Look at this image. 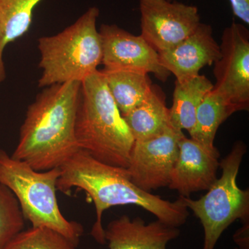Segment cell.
<instances>
[{
	"label": "cell",
	"mask_w": 249,
	"mask_h": 249,
	"mask_svg": "<svg viewBox=\"0 0 249 249\" xmlns=\"http://www.w3.org/2000/svg\"><path fill=\"white\" fill-rule=\"evenodd\" d=\"M57 190L70 195L72 188L86 192L91 198L96 219L90 235L98 244H106L103 214L113 206L134 205L154 214L158 220L178 228L186 222L188 209L181 196L175 201L142 191L131 181L126 168L112 166L79 149L59 167Z\"/></svg>",
	"instance_id": "1"
},
{
	"label": "cell",
	"mask_w": 249,
	"mask_h": 249,
	"mask_svg": "<svg viewBox=\"0 0 249 249\" xmlns=\"http://www.w3.org/2000/svg\"><path fill=\"white\" fill-rule=\"evenodd\" d=\"M81 83L43 88L27 108L11 157L37 171L59 168L78 150L75 123Z\"/></svg>",
	"instance_id": "2"
},
{
	"label": "cell",
	"mask_w": 249,
	"mask_h": 249,
	"mask_svg": "<svg viewBox=\"0 0 249 249\" xmlns=\"http://www.w3.org/2000/svg\"><path fill=\"white\" fill-rule=\"evenodd\" d=\"M75 137L79 148L96 160L112 166L128 167L134 138L101 70L81 82Z\"/></svg>",
	"instance_id": "3"
},
{
	"label": "cell",
	"mask_w": 249,
	"mask_h": 249,
	"mask_svg": "<svg viewBox=\"0 0 249 249\" xmlns=\"http://www.w3.org/2000/svg\"><path fill=\"white\" fill-rule=\"evenodd\" d=\"M100 11L92 6L61 32L38 39L39 67L42 73L38 87L83 82L102 64V40L96 23Z\"/></svg>",
	"instance_id": "4"
},
{
	"label": "cell",
	"mask_w": 249,
	"mask_h": 249,
	"mask_svg": "<svg viewBox=\"0 0 249 249\" xmlns=\"http://www.w3.org/2000/svg\"><path fill=\"white\" fill-rule=\"evenodd\" d=\"M59 168L37 171L0 149V183L17 197L25 219L32 227H46L65 236L78 247L83 226L67 220L59 208L56 191Z\"/></svg>",
	"instance_id": "5"
},
{
	"label": "cell",
	"mask_w": 249,
	"mask_h": 249,
	"mask_svg": "<svg viewBox=\"0 0 249 249\" xmlns=\"http://www.w3.org/2000/svg\"><path fill=\"white\" fill-rule=\"evenodd\" d=\"M247 146L242 142L234 144L231 151L219 163L222 176L199 199L180 196L187 209L200 220L204 231L202 249H214L224 231L237 219L249 224V191L242 190L237 178Z\"/></svg>",
	"instance_id": "6"
},
{
	"label": "cell",
	"mask_w": 249,
	"mask_h": 249,
	"mask_svg": "<svg viewBox=\"0 0 249 249\" xmlns=\"http://www.w3.org/2000/svg\"><path fill=\"white\" fill-rule=\"evenodd\" d=\"M220 58L214 62L213 91L236 112L249 107V31L232 22L223 31Z\"/></svg>",
	"instance_id": "7"
},
{
	"label": "cell",
	"mask_w": 249,
	"mask_h": 249,
	"mask_svg": "<svg viewBox=\"0 0 249 249\" xmlns=\"http://www.w3.org/2000/svg\"><path fill=\"white\" fill-rule=\"evenodd\" d=\"M141 36L158 53L178 45L200 24L196 6L168 0H140Z\"/></svg>",
	"instance_id": "8"
},
{
	"label": "cell",
	"mask_w": 249,
	"mask_h": 249,
	"mask_svg": "<svg viewBox=\"0 0 249 249\" xmlns=\"http://www.w3.org/2000/svg\"><path fill=\"white\" fill-rule=\"evenodd\" d=\"M183 135V131L170 127L153 138L134 141L126 168L132 183L149 193L168 186Z\"/></svg>",
	"instance_id": "9"
},
{
	"label": "cell",
	"mask_w": 249,
	"mask_h": 249,
	"mask_svg": "<svg viewBox=\"0 0 249 249\" xmlns=\"http://www.w3.org/2000/svg\"><path fill=\"white\" fill-rule=\"evenodd\" d=\"M99 33L103 70L152 73L163 83L170 76V72L160 63L158 52L142 36H134L116 24H103Z\"/></svg>",
	"instance_id": "10"
},
{
	"label": "cell",
	"mask_w": 249,
	"mask_h": 249,
	"mask_svg": "<svg viewBox=\"0 0 249 249\" xmlns=\"http://www.w3.org/2000/svg\"><path fill=\"white\" fill-rule=\"evenodd\" d=\"M220 154L215 146H205L183 135L178 142V158L170 174V189L180 196L208 191L217 178Z\"/></svg>",
	"instance_id": "11"
},
{
	"label": "cell",
	"mask_w": 249,
	"mask_h": 249,
	"mask_svg": "<svg viewBox=\"0 0 249 249\" xmlns=\"http://www.w3.org/2000/svg\"><path fill=\"white\" fill-rule=\"evenodd\" d=\"M160 63L176 77L177 81L191 79L201 69L220 58V47L209 24L200 23L196 31L173 49L160 52Z\"/></svg>",
	"instance_id": "12"
},
{
	"label": "cell",
	"mask_w": 249,
	"mask_h": 249,
	"mask_svg": "<svg viewBox=\"0 0 249 249\" xmlns=\"http://www.w3.org/2000/svg\"><path fill=\"white\" fill-rule=\"evenodd\" d=\"M180 235L178 228L160 220L146 224L140 217L124 215L109 223L105 239L109 249H166Z\"/></svg>",
	"instance_id": "13"
},
{
	"label": "cell",
	"mask_w": 249,
	"mask_h": 249,
	"mask_svg": "<svg viewBox=\"0 0 249 249\" xmlns=\"http://www.w3.org/2000/svg\"><path fill=\"white\" fill-rule=\"evenodd\" d=\"M214 85L204 75L182 82L175 81L173 106L169 109L172 127L191 132L196 124V111Z\"/></svg>",
	"instance_id": "14"
},
{
	"label": "cell",
	"mask_w": 249,
	"mask_h": 249,
	"mask_svg": "<svg viewBox=\"0 0 249 249\" xmlns=\"http://www.w3.org/2000/svg\"><path fill=\"white\" fill-rule=\"evenodd\" d=\"M134 141L145 140L163 134L172 127L169 109L163 94L154 88L138 107L123 116Z\"/></svg>",
	"instance_id": "15"
},
{
	"label": "cell",
	"mask_w": 249,
	"mask_h": 249,
	"mask_svg": "<svg viewBox=\"0 0 249 249\" xmlns=\"http://www.w3.org/2000/svg\"><path fill=\"white\" fill-rule=\"evenodd\" d=\"M121 115L138 107L150 94L153 87L148 74L124 70H101Z\"/></svg>",
	"instance_id": "16"
},
{
	"label": "cell",
	"mask_w": 249,
	"mask_h": 249,
	"mask_svg": "<svg viewBox=\"0 0 249 249\" xmlns=\"http://www.w3.org/2000/svg\"><path fill=\"white\" fill-rule=\"evenodd\" d=\"M42 0H0V83L6 78L3 55L11 42L30 29L34 9Z\"/></svg>",
	"instance_id": "17"
},
{
	"label": "cell",
	"mask_w": 249,
	"mask_h": 249,
	"mask_svg": "<svg viewBox=\"0 0 249 249\" xmlns=\"http://www.w3.org/2000/svg\"><path fill=\"white\" fill-rule=\"evenodd\" d=\"M235 112V109L212 89L198 107L196 124L188 133L191 139L205 146L214 147L218 128Z\"/></svg>",
	"instance_id": "18"
},
{
	"label": "cell",
	"mask_w": 249,
	"mask_h": 249,
	"mask_svg": "<svg viewBox=\"0 0 249 249\" xmlns=\"http://www.w3.org/2000/svg\"><path fill=\"white\" fill-rule=\"evenodd\" d=\"M25 218L17 197L0 183V249H4L24 231Z\"/></svg>",
	"instance_id": "19"
},
{
	"label": "cell",
	"mask_w": 249,
	"mask_h": 249,
	"mask_svg": "<svg viewBox=\"0 0 249 249\" xmlns=\"http://www.w3.org/2000/svg\"><path fill=\"white\" fill-rule=\"evenodd\" d=\"M77 246L60 232L46 227L22 231L4 249H76Z\"/></svg>",
	"instance_id": "20"
},
{
	"label": "cell",
	"mask_w": 249,
	"mask_h": 249,
	"mask_svg": "<svg viewBox=\"0 0 249 249\" xmlns=\"http://www.w3.org/2000/svg\"><path fill=\"white\" fill-rule=\"evenodd\" d=\"M234 16L249 24V0H229Z\"/></svg>",
	"instance_id": "21"
},
{
	"label": "cell",
	"mask_w": 249,
	"mask_h": 249,
	"mask_svg": "<svg viewBox=\"0 0 249 249\" xmlns=\"http://www.w3.org/2000/svg\"><path fill=\"white\" fill-rule=\"evenodd\" d=\"M234 240L240 246V249H249V224H244L234 236Z\"/></svg>",
	"instance_id": "22"
},
{
	"label": "cell",
	"mask_w": 249,
	"mask_h": 249,
	"mask_svg": "<svg viewBox=\"0 0 249 249\" xmlns=\"http://www.w3.org/2000/svg\"><path fill=\"white\" fill-rule=\"evenodd\" d=\"M168 1H173V0H168Z\"/></svg>",
	"instance_id": "23"
},
{
	"label": "cell",
	"mask_w": 249,
	"mask_h": 249,
	"mask_svg": "<svg viewBox=\"0 0 249 249\" xmlns=\"http://www.w3.org/2000/svg\"><path fill=\"white\" fill-rule=\"evenodd\" d=\"M239 249V248H237V249Z\"/></svg>",
	"instance_id": "24"
}]
</instances>
